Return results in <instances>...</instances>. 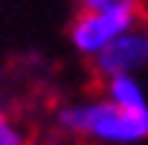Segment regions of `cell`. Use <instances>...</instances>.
I'll use <instances>...</instances> for the list:
<instances>
[{"label": "cell", "mask_w": 148, "mask_h": 145, "mask_svg": "<svg viewBox=\"0 0 148 145\" xmlns=\"http://www.w3.org/2000/svg\"><path fill=\"white\" fill-rule=\"evenodd\" d=\"M32 145H64V142H55V139H41V142H32Z\"/></svg>", "instance_id": "52a82bcc"}, {"label": "cell", "mask_w": 148, "mask_h": 145, "mask_svg": "<svg viewBox=\"0 0 148 145\" xmlns=\"http://www.w3.org/2000/svg\"><path fill=\"white\" fill-rule=\"evenodd\" d=\"M82 12H139L142 0H76Z\"/></svg>", "instance_id": "8992f818"}, {"label": "cell", "mask_w": 148, "mask_h": 145, "mask_svg": "<svg viewBox=\"0 0 148 145\" xmlns=\"http://www.w3.org/2000/svg\"><path fill=\"white\" fill-rule=\"evenodd\" d=\"M93 61L96 79L105 81L110 76H122V72H139L148 67V26H134L131 32L119 35L110 47H105Z\"/></svg>", "instance_id": "3957f363"}, {"label": "cell", "mask_w": 148, "mask_h": 145, "mask_svg": "<svg viewBox=\"0 0 148 145\" xmlns=\"http://www.w3.org/2000/svg\"><path fill=\"white\" fill-rule=\"evenodd\" d=\"M55 128L90 145H139L148 139V113H134L102 93L61 105L55 110Z\"/></svg>", "instance_id": "6da1fadb"}, {"label": "cell", "mask_w": 148, "mask_h": 145, "mask_svg": "<svg viewBox=\"0 0 148 145\" xmlns=\"http://www.w3.org/2000/svg\"><path fill=\"white\" fill-rule=\"evenodd\" d=\"M102 93L110 102H116V105H122L134 113H148V90H145V84L136 72H122V76L105 79Z\"/></svg>", "instance_id": "277c9868"}, {"label": "cell", "mask_w": 148, "mask_h": 145, "mask_svg": "<svg viewBox=\"0 0 148 145\" xmlns=\"http://www.w3.org/2000/svg\"><path fill=\"white\" fill-rule=\"evenodd\" d=\"M0 145H32L26 131L12 119V113L0 105Z\"/></svg>", "instance_id": "5b68a950"}, {"label": "cell", "mask_w": 148, "mask_h": 145, "mask_svg": "<svg viewBox=\"0 0 148 145\" xmlns=\"http://www.w3.org/2000/svg\"><path fill=\"white\" fill-rule=\"evenodd\" d=\"M142 12H82L70 23V44L79 55L96 58L105 47H110L119 35L139 26Z\"/></svg>", "instance_id": "7a4b0ae2"}]
</instances>
